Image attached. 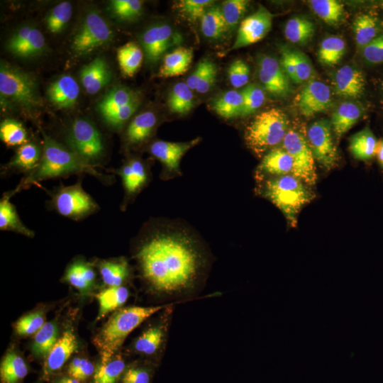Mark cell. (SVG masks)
Segmentation results:
<instances>
[{
    "mask_svg": "<svg viewBox=\"0 0 383 383\" xmlns=\"http://www.w3.org/2000/svg\"><path fill=\"white\" fill-rule=\"evenodd\" d=\"M258 67L259 79L270 94L284 97L292 92L289 79L277 59L262 55L258 59Z\"/></svg>",
    "mask_w": 383,
    "mask_h": 383,
    "instance_id": "16",
    "label": "cell"
},
{
    "mask_svg": "<svg viewBox=\"0 0 383 383\" xmlns=\"http://www.w3.org/2000/svg\"><path fill=\"white\" fill-rule=\"evenodd\" d=\"M138 106L139 99H136L111 115L105 121L111 126L120 127L133 116Z\"/></svg>",
    "mask_w": 383,
    "mask_h": 383,
    "instance_id": "59",
    "label": "cell"
},
{
    "mask_svg": "<svg viewBox=\"0 0 383 383\" xmlns=\"http://www.w3.org/2000/svg\"><path fill=\"white\" fill-rule=\"evenodd\" d=\"M241 93L243 98L241 117L254 113L262 106L265 101V94L263 89L257 84H248Z\"/></svg>",
    "mask_w": 383,
    "mask_h": 383,
    "instance_id": "51",
    "label": "cell"
},
{
    "mask_svg": "<svg viewBox=\"0 0 383 383\" xmlns=\"http://www.w3.org/2000/svg\"><path fill=\"white\" fill-rule=\"evenodd\" d=\"M382 5H383V3H382Z\"/></svg>",
    "mask_w": 383,
    "mask_h": 383,
    "instance_id": "64",
    "label": "cell"
},
{
    "mask_svg": "<svg viewBox=\"0 0 383 383\" xmlns=\"http://www.w3.org/2000/svg\"><path fill=\"white\" fill-rule=\"evenodd\" d=\"M315 32L313 23L309 20L295 16L289 18L284 26L285 38L291 43L299 45L308 43Z\"/></svg>",
    "mask_w": 383,
    "mask_h": 383,
    "instance_id": "34",
    "label": "cell"
},
{
    "mask_svg": "<svg viewBox=\"0 0 383 383\" xmlns=\"http://www.w3.org/2000/svg\"><path fill=\"white\" fill-rule=\"evenodd\" d=\"M157 364L145 360L127 365L119 383H151Z\"/></svg>",
    "mask_w": 383,
    "mask_h": 383,
    "instance_id": "43",
    "label": "cell"
},
{
    "mask_svg": "<svg viewBox=\"0 0 383 383\" xmlns=\"http://www.w3.org/2000/svg\"><path fill=\"white\" fill-rule=\"evenodd\" d=\"M95 371L96 368L91 361L80 357L74 358L67 367L68 375L80 381L94 376Z\"/></svg>",
    "mask_w": 383,
    "mask_h": 383,
    "instance_id": "56",
    "label": "cell"
},
{
    "mask_svg": "<svg viewBox=\"0 0 383 383\" xmlns=\"http://www.w3.org/2000/svg\"><path fill=\"white\" fill-rule=\"evenodd\" d=\"M113 30L101 14L96 11L89 12L74 35L72 48L80 55L89 52L111 40Z\"/></svg>",
    "mask_w": 383,
    "mask_h": 383,
    "instance_id": "10",
    "label": "cell"
},
{
    "mask_svg": "<svg viewBox=\"0 0 383 383\" xmlns=\"http://www.w3.org/2000/svg\"><path fill=\"white\" fill-rule=\"evenodd\" d=\"M167 105L170 110L175 113L185 114L194 106V94L186 82H178L171 89Z\"/></svg>",
    "mask_w": 383,
    "mask_h": 383,
    "instance_id": "38",
    "label": "cell"
},
{
    "mask_svg": "<svg viewBox=\"0 0 383 383\" xmlns=\"http://www.w3.org/2000/svg\"><path fill=\"white\" fill-rule=\"evenodd\" d=\"M138 99L136 94L123 86L114 87L103 96L98 109L104 120L126 105Z\"/></svg>",
    "mask_w": 383,
    "mask_h": 383,
    "instance_id": "27",
    "label": "cell"
},
{
    "mask_svg": "<svg viewBox=\"0 0 383 383\" xmlns=\"http://www.w3.org/2000/svg\"><path fill=\"white\" fill-rule=\"evenodd\" d=\"M304 184L292 174H286L268 179L263 186L264 196L280 209L292 227L296 226L301 209L315 197Z\"/></svg>",
    "mask_w": 383,
    "mask_h": 383,
    "instance_id": "4",
    "label": "cell"
},
{
    "mask_svg": "<svg viewBox=\"0 0 383 383\" xmlns=\"http://www.w3.org/2000/svg\"><path fill=\"white\" fill-rule=\"evenodd\" d=\"M85 171L94 176L100 175L73 151L44 135L43 152L40 162L37 168L26 178L22 185L36 184L43 180Z\"/></svg>",
    "mask_w": 383,
    "mask_h": 383,
    "instance_id": "3",
    "label": "cell"
},
{
    "mask_svg": "<svg viewBox=\"0 0 383 383\" xmlns=\"http://www.w3.org/2000/svg\"><path fill=\"white\" fill-rule=\"evenodd\" d=\"M28 374V367L23 358L15 352H8L0 367L1 383H21Z\"/></svg>",
    "mask_w": 383,
    "mask_h": 383,
    "instance_id": "29",
    "label": "cell"
},
{
    "mask_svg": "<svg viewBox=\"0 0 383 383\" xmlns=\"http://www.w3.org/2000/svg\"><path fill=\"white\" fill-rule=\"evenodd\" d=\"M143 2L138 0H113L111 2L113 13L120 19L131 21L142 12Z\"/></svg>",
    "mask_w": 383,
    "mask_h": 383,
    "instance_id": "53",
    "label": "cell"
},
{
    "mask_svg": "<svg viewBox=\"0 0 383 383\" xmlns=\"http://www.w3.org/2000/svg\"><path fill=\"white\" fill-rule=\"evenodd\" d=\"M156 123V116L152 111L137 115L128 126L126 133L127 140L131 143L145 140L151 135Z\"/></svg>",
    "mask_w": 383,
    "mask_h": 383,
    "instance_id": "31",
    "label": "cell"
},
{
    "mask_svg": "<svg viewBox=\"0 0 383 383\" xmlns=\"http://www.w3.org/2000/svg\"><path fill=\"white\" fill-rule=\"evenodd\" d=\"M293 159L283 148H275L262 158L258 171L262 174L282 176L292 173Z\"/></svg>",
    "mask_w": 383,
    "mask_h": 383,
    "instance_id": "26",
    "label": "cell"
},
{
    "mask_svg": "<svg viewBox=\"0 0 383 383\" xmlns=\"http://www.w3.org/2000/svg\"><path fill=\"white\" fill-rule=\"evenodd\" d=\"M362 56L370 64L383 62V35H377L362 49Z\"/></svg>",
    "mask_w": 383,
    "mask_h": 383,
    "instance_id": "58",
    "label": "cell"
},
{
    "mask_svg": "<svg viewBox=\"0 0 383 383\" xmlns=\"http://www.w3.org/2000/svg\"><path fill=\"white\" fill-rule=\"evenodd\" d=\"M65 280L82 292L88 291L95 280V272L92 267L82 261L72 264L67 270Z\"/></svg>",
    "mask_w": 383,
    "mask_h": 383,
    "instance_id": "37",
    "label": "cell"
},
{
    "mask_svg": "<svg viewBox=\"0 0 383 383\" xmlns=\"http://www.w3.org/2000/svg\"><path fill=\"white\" fill-rule=\"evenodd\" d=\"M10 196L2 197L0 201V228L1 231H11L28 237H33V232L21 222L15 206L9 200Z\"/></svg>",
    "mask_w": 383,
    "mask_h": 383,
    "instance_id": "35",
    "label": "cell"
},
{
    "mask_svg": "<svg viewBox=\"0 0 383 383\" xmlns=\"http://www.w3.org/2000/svg\"><path fill=\"white\" fill-rule=\"evenodd\" d=\"M356 45L362 49L377 35L378 27L376 19L368 14L357 16L353 24Z\"/></svg>",
    "mask_w": 383,
    "mask_h": 383,
    "instance_id": "42",
    "label": "cell"
},
{
    "mask_svg": "<svg viewBox=\"0 0 383 383\" xmlns=\"http://www.w3.org/2000/svg\"><path fill=\"white\" fill-rule=\"evenodd\" d=\"M281 54L280 65L289 79L295 80V59L294 50L287 46L279 48Z\"/></svg>",
    "mask_w": 383,
    "mask_h": 383,
    "instance_id": "60",
    "label": "cell"
},
{
    "mask_svg": "<svg viewBox=\"0 0 383 383\" xmlns=\"http://www.w3.org/2000/svg\"><path fill=\"white\" fill-rule=\"evenodd\" d=\"M382 89L383 91V82H382Z\"/></svg>",
    "mask_w": 383,
    "mask_h": 383,
    "instance_id": "63",
    "label": "cell"
},
{
    "mask_svg": "<svg viewBox=\"0 0 383 383\" xmlns=\"http://www.w3.org/2000/svg\"><path fill=\"white\" fill-rule=\"evenodd\" d=\"M0 138L9 146L22 145L26 143L27 133L21 123L6 119L0 125Z\"/></svg>",
    "mask_w": 383,
    "mask_h": 383,
    "instance_id": "48",
    "label": "cell"
},
{
    "mask_svg": "<svg viewBox=\"0 0 383 383\" xmlns=\"http://www.w3.org/2000/svg\"><path fill=\"white\" fill-rule=\"evenodd\" d=\"M53 204L61 215L79 219L94 213L98 206L80 184L62 187L55 194Z\"/></svg>",
    "mask_w": 383,
    "mask_h": 383,
    "instance_id": "12",
    "label": "cell"
},
{
    "mask_svg": "<svg viewBox=\"0 0 383 383\" xmlns=\"http://www.w3.org/2000/svg\"><path fill=\"white\" fill-rule=\"evenodd\" d=\"M1 94L28 109L41 104L37 84L26 72L5 62L0 67Z\"/></svg>",
    "mask_w": 383,
    "mask_h": 383,
    "instance_id": "6",
    "label": "cell"
},
{
    "mask_svg": "<svg viewBox=\"0 0 383 383\" xmlns=\"http://www.w3.org/2000/svg\"><path fill=\"white\" fill-rule=\"evenodd\" d=\"M57 340V327L54 322L45 323L35 334L33 353L39 357L47 356Z\"/></svg>",
    "mask_w": 383,
    "mask_h": 383,
    "instance_id": "47",
    "label": "cell"
},
{
    "mask_svg": "<svg viewBox=\"0 0 383 383\" xmlns=\"http://www.w3.org/2000/svg\"><path fill=\"white\" fill-rule=\"evenodd\" d=\"M361 107L353 101L341 103L331 116V128L338 138L347 133L360 118Z\"/></svg>",
    "mask_w": 383,
    "mask_h": 383,
    "instance_id": "23",
    "label": "cell"
},
{
    "mask_svg": "<svg viewBox=\"0 0 383 383\" xmlns=\"http://www.w3.org/2000/svg\"><path fill=\"white\" fill-rule=\"evenodd\" d=\"M333 90L336 95L350 99L360 98L365 89V79L357 68L344 65L335 72L333 80Z\"/></svg>",
    "mask_w": 383,
    "mask_h": 383,
    "instance_id": "18",
    "label": "cell"
},
{
    "mask_svg": "<svg viewBox=\"0 0 383 383\" xmlns=\"http://www.w3.org/2000/svg\"><path fill=\"white\" fill-rule=\"evenodd\" d=\"M143 53L140 48L134 43L130 42L119 48L117 58L122 72L133 77L140 67Z\"/></svg>",
    "mask_w": 383,
    "mask_h": 383,
    "instance_id": "40",
    "label": "cell"
},
{
    "mask_svg": "<svg viewBox=\"0 0 383 383\" xmlns=\"http://www.w3.org/2000/svg\"><path fill=\"white\" fill-rule=\"evenodd\" d=\"M120 174L125 189L129 194L138 191L147 179L145 166L138 160H133L126 164Z\"/></svg>",
    "mask_w": 383,
    "mask_h": 383,
    "instance_id": "41",
    "label": "cell"
},
{
    "mask_svg": "<svg viewBox=\"0 0 383 383\" xmlns=\"http://www.w3.org/2000/svg\"><path fill=\"white\" fill-rule=\"evenodd\" d=\"M45 40L42 33L31 26H23L16 30L6 43V48L15 55L31 57L42 52Z\"/></svg>",
    "mask_w": 383,
    "mask_h": 383,
    "instance_id": "17",
    "label": "cell"
},
{
    "mask_svg": "<svg viewBox=\"0 0 383 383\" xmlns=\"http://www.w3.org/2000/svg\"><path fill=\"white\" fill-rule=\"evenodd\" d=\"M295 59L294 83L300 84L310 79L313 67L309 57L302 52L294 50Z\"/></svg>",
    "mask_w": 383,
    "mask_h": 383,
    "instance_id": "57",
    "label": "cell"
},
{
    "mask_svg": "<svg viewBox=\"0 0 383 383\" xmlns=\"http://www.w3.org/2000/svg\"><path fill=\"white\" fill-rule=\"evenodd\" d=\"M99 268L104 282L109 287L122 286L129 274L128 264L125 260L104 261Z\"/></svg>",
    "mask_w": 383,
    "mask_h": 383,
    "instance_id": "45",
    "label": "cell"
},
{
    "mask_svg": "<svg viewBox=\"0 0 383 383\" xmlns=\"http://www.w3.org/2000/svg\"><path fill=\"white\" fill-rule=\"evenodd\" d=\"M53 383H83L82 381L73 378L70 376L59 377L53 381Z\"/></svg>",
    "mask_w": 383,
    "mask_h": 383,
    "instance_id": "62",
    "label": "cell"
},
{
    "mask_svg": "<svg viewBox=\"0 0 383 383\" xmlns=\"http://www.w3.org/2000/svg\"><path fill=\"white\" fill-rule=\"evenodd\" d=\"M306 138L315 160L326 170L334 168L339 156L331 123L326 119L316 121L308 128Z\"/></svg>",
    "mask_w": 383,
    "mask_h": 383,
    "instance_id": "11",
    "label": "cell"
},
{
    "mask_svg": "<svg viewBox=\"0 0 383 383\" xmlns=\"http://www.w3.org/2000/svg\"><path fill=\"white\" fill-rule=\"evenodd\" d=\"M127 367L120 355H114L105 363H100L93 376L94 383H119Z\"/></svg>",
    "mask_w": 383,
    "mask_h": 383,
    "instance_id": "39",
    "label": "cell"
},
{
    "mask_svg": "<svg viewBox=\"0 0 383 383\" xmlns=\"http://www.w3.org/2000/svg\"><path fill=\"white\" fill-rule=\"evenodd\" d=\"M39 148L31 143L20 146L14 157L9 163L10 167L22 171L35 170L40 162Z\"/></svg>",
    "mask_w": 383,
    "mask_h": 383,
    "instance_id": "46",
    "label": "cell"
},
{
    "mask_svg": "<svg viewBox=\"0 0 383 383\" xmlns=\"http://www.w3.org/2000/svg\"><path fill=\"white\" fill-rule=\"evenodd\" d=\"M175 305H170L163 309L160 317L134 340L131 345L133 353L155 364L160 362L167 345Z\"/></svg>",
    "mask_w": 383,
    "mask_h": 383,
    "instance_id": "7",
    "label": "cell"
},
{
    "mask_svg": "<svg viewBox=\"0 0 383 383\" xmlns=\"http://www.w3.org/2000/svg\"><path fill=\"white\" fill-rule=\"evenodd\" d=\"M68 141L73 152L84 162L90 164L104 153V144L98 129L88 120L75 119L70 128Z\"/></svg>",
    "mask_w": 383,
    "mask_h": 383,
    "instance_id": "9",
    "label": "cell"
},
{
    "mask_svg": "<svg viewBox=\"0 0 383 383\" xmlns=\"http://www.w3.org/2000/svg\"><path fill=\"white\" fill-rule=\"evenodd\" d=\"M72 6L68 1L55 6L48 13L45 23L48 30L53 33H60L72 17Z\"/></svg>",
    "mask_w": 383,
    "mask_h": 383,
    "instance_id": "49",
    "label": "cell"
},
{
    "mask_svg": "<svg viewBox=\"0 0 383 383\" xmlns=\"http://www.w3.org/2000/svg\"><path fill=\"white\" fill-rule=\"evenodd\" d=\"M375 157L382 169H383V138L377 142Z\"/></svg>",
    "mask_w": 383,
    "mask_h": 383,
    "instance_id": "61",
    "label": "cell"
},
{
    "mask_svg": "<svg viewBox=\"0 0 383 383\" xmlns=\"http://www.w3.org/2000/svg\"><path fill=\"white\" fill-rule=\"evenodd\" d=\"M130 295L128 288L123 286L109 287L96 294L99 303L97 319L104 318L107 313L123 305Z\"/></svg>",
    "mask_w": 383,
    "mask_h": 383,
    "instance_id": "33",
    "label": "cell"
},
{
    "mask_svg": "<svg viewBox=\"0 0 383 383\" xmlns=\"http://www.w3.org/2000/svg\"><path fill=\"white\" fill-rule=\"evenodd\" d=\"M79 94V85L70 75L60 77L52 82L47 90L49 101L60 109L70 108L74 106Z\"/></svg>",
    "mask_w": 383,
    "mask_h": 383,
    "instance_id": "22",
    "label": "cell"
},
{
    "mask_svg": "<svg viewBox=\"0 0 383 383\" xmlns=\"http://www.w3.org/2000/svg\"><path fill=\"white\" fill-rule=\"evenodd\" d=\"M192 59V49L177 47L164 56L158 74L162 77H172L183 74L188 70Z\"/></svg>",
    "mask_w": 383,
    "mask_h": 383,
    "instance_id": "24",
    "label": "cell"
},
{
    "mask_svg": "<svg viewBox=\"0 0 383 383\" xmlns=\"http://www.w3.org/2000/svg\"><path fill=\"white\" fill-rule=\"evenodd\" d=\"M182 40L181 34L164 23L149 27L140 36L145 57L150 62L158 61L169 49L179 45Z\"/></svg>",
    "mask_w": 383,
    "mask_h": 383,
    "instance_id": "13",
    "label": "cell"
},
{
    "mask_svg": "<svg viewBox=\"0 0 383 383\" xmlns=\"http://www.w3.org/2000/svg\"><path fill=\"white\" fill-rule=\"evenodd\" d=\"M309 4L313 12L328 25L335 26L343 17V5L336 0H311Z\"/></svg>",
    "mask_w": 383,
    "mask_h": 383,
    "instance_id": "44",
    "label": "cell"
},
{
    "mask_svg": "<svg viewBox=\"0 0 383 383\" xmlns=\"http://www.w3.org/2000/svg\"><path fill=\"white\" fill-rule=\"evenodd\" d=\"M213 4L211 0H182L177 4V9L188 21L194 22L201 19Z\"/></svg>",
    "mask_w": 383,
    "mask_h": 383,
    "instance_id": "52",
    "label": "cell"
},
{
    "mask_svg": "<svg viewBox=\"0 0 383 383\" xmlns=\"http://www.w3.org/2000/svg\"><path fill=\"white\" fill-rule=\"evenodd\" d=\"M41 313H32L21 318L15 324L16 332L21 335L35 334L45 324Z\"/></svg>",
    "mask_w": 383,
    "mask_h": 383,
    "instance_id": "54",
    "label": "cell"
},
{
    "mask_svg": "<svg viewBox=\"0 0 383 383\" xmlns=\"http://www.w3.org/2000/svg\"><path fill=\"white\" fill-rule=\"evenodd\" d=\"M217 72L216 65L211 60L202 59L187 79L186 84L192 90L205 94L215 84Z\"/></svg>",
    "mask_w": 383,
    "mask_h": 383,
    "instance_id": "25",
    "label": "cell"
},
{
    "mask_svg": "<svg viewBox=\"0 0 383 383\" xmlns=\"http://www.w3.org/2000/svg\"><path fill=\"white\" fill-rule=\"evenodd\" d=\"M346 49L345 42L340 37L329 36L320 44L317 56L321 64L333 67L343 58Z\"/></svg>",
    "mask_w": 383,
    "mask_h": 383,
    "instance_id": "36",
    "label": "cell"
},
{
    "mask_svg": "<svg viewBox=\"0 0 383 383\" xmlns=\"http://www.w3.org/2000/svg\"><path fill=\"white\" fill-rule=\"evenodd\" d=\"M228 77L231 84L235 88H240L245 84L250 79V68L242 60H235L228 67Z\"/></svg>",
    "mask_w": 383,
    "mask_h": 383,
    "instance_id": "55",
    "label": "cell"
},
{
    "mask_svg": "<svg viewBox=\"0 0 383 383\" xmlns=\"http://www.w3.org/2000/svg\"><path fill=\"white\" fill-rule=\"evenodd\" d=\"M80 79L87 93L95 94L109 83L111 72L106 61L98 57L82 68Z\"/></svg>",
    "mask_w": 383,
    "mask_h": 383,
    "instance_id": "21",
    "label": "cell"
},
{
    "mask_svg": "<svg viewBox=\"0 0 383 383\" xmlns=\"http://www.w3.org/2000/svg\"><path fill=\"white\" fill-rule=\"evenodd\" d=\"M77 348L75 335L70 330L65 331L46 356L43 375L49 377L59 371Z\"/></svg>",
    "mask_w": 383,
    "mask_h": 383,
    "instance_id": "19",
    "label": "cell"
},
{
    "mask_svg": "<svg viewBox=\"0 0 383 383\" xmlns=\"http://www.w3.org/2000/svg\"><path fill=\"white\" fill-rule=\"evenodd\" d=\"M200 26L203 35L209 39H219L228 31L221 6L218 5H212L206 10L200 19Z\"/></svg>",
    "mask_w": 383,
    "mask_h": 383,
    "instance_id": "30",
    "label": "cell"
},
{
    "mask_svg": "<svg viewBox=\"0 0 383 383\" xmlns=\"http://www.w3.org/2000/svg\"><path fill=\"white\" fill-rule=\"evenodd\" d=\"M243 105V98L241 91L230 90L216 98L211 106L218 116L228 119L240 116Z\"/></svg>",
    "mask_w": 383,
    "mask_h": 383,
    "instance_id": "32",
    "label": "cell"
},
{
    "mask_svg": "<svg viewBox=\"0 0 383 383\" xmlns=\"http://www.w3.org/2000/svg\"><path fill=\"white\" fill-rule=\"evenodd\" d=\"M128 306L115 312L94 338V343L101 357V363L111 360L121 348L128 335L143 322L170 305Z\"/></svg>",
    "mask_w": 383,
    "mask_h": 383,
    "instance_id": "2",
    "label": "cell"
},
{
    "mask_svg": "<svg viewBox=\"0 0 383 383\" xmlns=\"http://www.w3.org/2000/svg\"><path fill=\"white\" fill-rule=\"evenodd\" d=\"M200 140L199 138L186 143H172L163 140L154 142L150 148L151 154L170 171H178L182 156Z\"/></svg>",
    "mask_w": 383,
    "mask_h": 383,
    "instance_id": "20",
    "label": "cell"
},
{
    "mask_svg": "<svg viewBox=\"0 0 383 383\" xmlns=\"http://www.w3.org/2000/svg\"><path fill=\"white\" fill-rule=\"evenodd\" d=\"M250 1L247 0H227L223 1L221 9L228 30H233L242 21Z\"/></svg>",
    "mask_w": 383,
    "mask_h": 383,
    "instance_id": "50",
    "label": "cell"
},
{
    "mask_svg": "<svg viewBox=\"0 0 383 383\" xmlns=\"http://www.w3.org/2000/svg\"><path fill=\"white\" fill-rule=\"evenodd\" d=\"M282 142V148L293 159L292 175L309 186L314 185L317 179L315 159L306 135L300 131L291 128Z\"/></svg>",
    "mask_w": 383,
    "mask_h": 383,
    "instance_id": "8",
    "label": "cell"
},
{
    "mask_svg": "<svg viewBox=\"0 0 383 383\" xmlns=\"http://www.w3.org/2000/svg\"><path fill=\"white\" fill-rule=\"evenodd\" d=\"M288 125V118L282 111L271 109L262 111L245 129L246 145L260 156L283 141L289 130Z\"/></svg>",
    "mask_w": 383,
    "mask_h": 383,
    "instance_id": "5",
    "label": "cell"
},
{
    "mask_svg": "<svg viewBox=\"0 0 383 383\" xmlns=\"http://www.w3.org/2000/svg\"><path fill=\"white\" fill-rule=\"evenodd\" d=\"M295 103L305 117L323 112L332 104L331 89L321 81L311 80L297 94Z\"/></svg>",
    "mask_w": 383,
    "mask_h": 383,
    "instance_id": "15",
    "label": "cell"
},
{
    "mask_svg": "<svg viewBox=\"0 0 383 383\" xmlns=\"http://www.w3.org/2000/svg\"><path fill=\"white\" fill-rule=\"evenodd\" d=\"M272 14L262 5L242 20L231 50L240 49L255 44L263 39L270 32L272 24Z\"/></svg>",
    "mask_w": 383,
    "mask_h": 383,
    "instance_id": "14",
    "label": "cell"
},
{
    "mask_svg": "<svg viewBox=\"0 0 383 383\" xmlns=\"http://www.w3.org/2000/svg\"><path fill=\"white\" fill-rule=\"evenodd\" d=\"M135 258L149 289L171 303L194 299L203 288L207 260L186 235L155 233L139 246Z\"/></svg>",
    "mask_w": 383,
    "mask_h": 383,
    "instance_id": "1",
    "label": "cell"
},
{
    "mask_svg": "<svg viewBox=\"0 0 383 383\" xmlns=\"http://www.w3.org/2000/svg\"><path fill=\"white\" fill-rule=\"evenodd\" d=\"M377 142L372 130L366 126L351 137L350 150L355 158L368 161L375 156Z\"/></svg>",
    "mask_w": 383,
    "mask_h": 383,
    "instance_id": "28",
    "label": "cell"
}]
</instances>
